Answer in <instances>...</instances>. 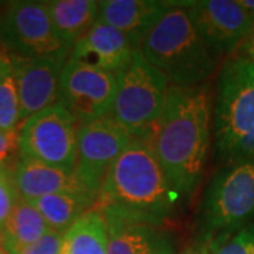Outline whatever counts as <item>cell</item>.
Listing matches in <instances>:
<instances>
[{
	"mask_svg": "<svg viewBox=\"0 0 254 254\" xmlns=\"http://www.w3.org/2000/svg\"><path fill=\"white\" fill-rule=\"evenodd\" d=\"M213 102L208 83L170 85L151 143L173 187L182 198L198 188L212 143Z\"/></svg>",
	"mask_w": 254,
	"mask_h": 254,
	"instance_id": "obj_1",
	"label": "cell"
},
{
	"mask_svg": "<svg viewBox=\"0 0 254 254\" xmlns=\"http://www.w3.org/2000/svg\"><path fill=\"white\" fill-rule=\"evenodd\" d=\"M181 198L164 173L151 138H133L108 170L95 208L110 206L165 223Z\"/></svg>",
	"mask_w": 254,
	"mask_h": 254,
	"instance_id": "obj_2",
	"label": "cell"
},
{
	"mask_svg": "<svg viewBox=\"0 0 254 254\" xmlns=\"http://www.w3.org/2000/svg\"><path fill=\"white\" fill-rule=\"evenodd\" d=\"M215 153L223 167L254 161V64L230 57L218 73L212 112Z\"/></svg>",
	"mask_w": 254,
	"mask_h": 254,
	"instance_id": "obj_3",
	"label": "cell"
},
{
	"mask_svg": "<svg viewBox=\"0 0 254 254\" xmlns=\"http://www.w3.org/2000/svg\"><path fill=\"white\" fill-rule=\"evenodd\" d=\"M138 50L175 86L203 85L216 69V60L203 44L184 1H171Z\"/></svg>",
	"mask_w": 254,
	"mask_h": 254,
	"instance_id": "obj_4",
	"label": "cell"
},
{
	"mask_svg": "<svg viewBox=\"0 0 254 254\" xmlns=\"http://www.w3.org/2000/svg\"><path fill=\"white\" fill-rule=\"evenodd\" d=\"M116 78L118 93L110 115L133 138H151L163 113L170 82L138 48Z\"/></svg>",
	"mask_w": 254,
	"mask_h": 254,
	"instance_id": "obj_5",
	"label": "cell"
},
{
	"mask_svg": "<svg viewBox=\"0 0 254 254\" xmlns=\"http://www.w3.org/2000/svg\"><path fill=\"white\" fill-rule=\"evenodd\" d=\"M254 223V161L222 167L209 182L200 206L202 237L233 233Z\"/></svg>",
	"mask_w": 254,
	"mask_h": 254,
	"instance_id": "obj_6",
	"label": "cell"
},
{
	"mask_svg": "<svg viewBox=\"0 0 254 254\" xmlns=\"http://www.w3.org/2000/svg\"><path fill=\"white\" fill-rule=\"evenodd\" d=\"M78 123L61 103L40 110L18 128V155L75 173Z\"/></svg>",
	"mask_w": 254,
	"mask_h": 254,
	"instance_id": "obj_7",
	"label": "cell"
},
{
	"mask_svg": "<svg viewBox=\"0 0 254 254\" xmlns=\"http://www.w3.org/2000/svg\"><path fill=\"white\" fill-rule=\"evenodd\" d=\"M0 43L4 53L23 58L69 57L71 50L55 31L46 1H10L0 13Z\"/></svg>",
	"mask_w": 254,
	"mask_h": 254,
	"instance_id": "obj_8",
	"label": "cell"
},
{
	"mask_svg": "<svg viewBox=\"0 0 254 254\" xmlns=\"http://www.w3.org/2000/svg\"><path fill=\"white\" fill-rule=\"evenodd\" d=\"M116 93L118 78L115 73L71 58L64 65L58 103L72 115L78 126L110 115Z\"/></svg>",
	"mask_w": 254,
	"mask_h": 254,
	"instance_id": "obj_9",
	"label": "cell"
},
{
	"mask_svg": "<svg viewBox=\"0 0 254 254\" xmlns=\"http://www.w3.org/2000/svg\"><path fill=\"white\" fill-rule=\"evenodd\" d=\"M133 140L112 115L78 126L75 175L83 188L99 196L110 165Z\"/></svg>",
	"mask_w": 254,
	"mask_h": 254,
	"instance_id": "obj_10",
	"label": "cell"
},
{
	"mask_svg": "<svg viewBox=\"0 0 254 254\" xmlns=\"http://www.w3.org/2000/svg\"><path fill=\"white\" fill-rule=\"evenodd\" d=\"M184 4L215 60L236 54L253 26V18L237 0H195L184 1Z\"/></svg>",
	"mask_w": 254,
	"mask_h": 254,
	"instance_id": "obj_11",
	"label": "cell"
},
{
	"mask_svg": "<svg viewBox=\"0 0 254 254\" xmlns=\"http://www.w3.org/2000/svg\"><path fill=\"white\" fill-rule=\"evenodd\" d=\"M20 100L21 123L48 106L58 103V86L69 57L23 58L9 55Z\"/></svg>",
	"mask_w": 254,
	"mask_h": 254,
	"instance_id": "obj_12",
	"label": "cell"
},
{
	"mask_svg": "<svg viewBox=\"0 0 254 254\" xmlns=\"http://www.w3.org/2000/svg\"><path fill=\"white\" fill-rule=\"evenodd\" d=\"M98 210L108 226V254H175L173 236L165 223L136 218L110 206Z\"/></svg>",
	"mask_w": 254,
	"mask_h": 254,
	"instance_id": "obj_13",
	"label": "cell"
},
{
	"mask_svg": "<svg viewBox=\"0 0 254 254\" xmlns=\"http://www.w3.org/2000/svg\"><path fill=\"white\" fill-rule=\"evenodd\" d=\"M134 50L137 48L123 33L96 21L75 43L69 58L116 75L128 64Z\"/></svg>",
	"mask_w": 254,
	"mask_h": 254,
	"instance_id": "obj_14",
	"label": "cell"
},
{
	"mask_svg": "<svg viewBox=\"0 0 254 254\" xmlns=\"http://www.w3.org/2000/svg\"><path fill=\"white\" fill-rule=\"evenodd\" d=\"M170 4L171 1L160 0H105L99 1L98 21L119 30L134 48H140Z\"/></svg>",
	"mask_w": 254,
	"mask_h": 254,
	"instance_id": "obj_15",
	"label": "cell"
},
{
	"mask_svg": "<svg viewBox=\"0 0 254 254\" xmlns=\"http://www.w3.org/2000/svg\"><path fill=\"white\" fill-rule=\"evenodd\" d=\"M20 198L34 200L61 192H88L75 173L20 157L11 170ZM91 193V192H89Z\"/></svg>",
	"mask_w": 254,
	"mask_h": 254,
	"instance_id": "obj_16",
	"label": "cell"
},
{
	"mask_svg": "<svg viewBox=\"0 0 254 254\" xmlns=\"http://www.w3.org/2000/svg\"><path fill=\"white\" fill-rule=\"evenodd\" d=\"M46 6L57 34L69 48L98 21L99 1L95 0H50Z\"/></svg>",
	"mask_w": 254,
	"mask_h": 254,
	"instance_id": "obj_17",
	"label": "cell"
},
{
	"mask_svg": "<svg viewBox=\"0 0 254 254\" xmlns=\"http://www.w3.org/2000/svg\"><path fill=\"white\" fill-rule=\"evenodd\" d=\"M30 202L51 230L66 232L83 213L95 208L98 198L89 192H61Z\"/></svg>",
	"mask_w": 254,
	"mask_h": 254,
	"instance_id": "obj_18",
	"label": "cell"
},
{
	"mask_svg": "<svg viewBox=\"0 0 254 254\" xmlns=\"http://www.w3.org/2000/svg\"><path fill=\"white\" fill-rule=\"evenodd\" d=\"M109 235L103 213L88 210L64 233L61 254H108Z\"/></svg>",
	"mask_w": 254,
	"mask_h": 254,
	"instance_id": "obj_19",
	"label": "cell"
},
{
	"mask_svg": "<svg viewBox=\"0 0 254 254\" xmlns=\"http://www.w3.org/2000/svg\"><path fill=\"white\" fill-rule=\"evenodd\" d=\"M48 227L41 213L30 200L20 198L3 229L0 230L3 249L31 245L47 235Z\"/></svg>",
	"mask_w": 254,
	"mask_h": 254,
	"instance_id": "obj_20",
	"label": "cell"
},
{
	"mask_svg": "<svg viewBox=\"0 0 254 254\" xmlns=\"http://www.w3.org/2000/svg\"><path fill=\"white\" fill-rule=\"evenodd\" d=\"M21 126L20 100L9 54L0 51V128L17 133Z\"/></svg>",
	"mask_w": 254,
	"mask_h": 254,
	"instance_id": "obj_21",
	"label": "cell"
},
{
	"mask_svg": "<svg viewBox=\"0 0 254 254\" xmlns=\"http://www.w3.org/2000/svg\"><path fill=\"white\" fill-rule=\"evenodd\" d=\"M209 254H254V223L213 237L209 243Z\"/></svg>",
	"mask_w": 254,
	"mask_h": 254,
	"instance_id": "obj_22",
	"label": "cell"
},
{
	"mask_svg": "<svg viewBox=\"0 0 254 254\" xmlns=\"http://www.w3.org/2000/svg\"><path fill=\"white\" fill-rule=\"evenodd\" d=\"M64 233L50 230L47 235L38 239L37 242L21 247H10L4 249L7 254H61L63 252Z\"/></svg>",
	"mask_w": 254,
	"mask_h": 254,
	"instance_id": "obj_23",
	"label": "cell"
},
{
	"mask_svg": "<svg viewBox=\"0 0 254 254\" xmlns=\"http://www.w3.org/2000/svg\"><path fill=\"white\" fill-rule=\"evenodd\" d=\"M20 199L16 185L13 181L11 170L1 167L0 168V230L3 229L10 213Z\"/></svg>",
	"mask_w": 254,
	"mask_h": 254,
	"instance_id": "obj_24",
	"label": "cell"
},
{
	"mask_svg": "<svg viewBox=\"0 0 254 254\" xmlns=\"http://www.w3.org/2000/svg\"><path fill=\"white\" fill-rule=\"evenodd\" d=\"M18 150V131L7 133L0 128V164L6 163L9 157Z\"/></svg>",
	"mask_w": 254,
	"mask_h": 254,
	"instance_id": "obj_25",
	"label": "cell"
},
{
	"mask_svg": "<svg viewBox=\"0 0 254 254\" xmlns=\"http://www.w3.org/2000/svg\"><path fill=\"white\" fill-rule=\"evenodd\" d=\"M233 57H240V58L249 60V61H252L254 64V21L249 34L246 37V40L243 41V44L239 47V50Z\"/></svg>",
	"mask_w": 254,
	"mask_h": 254,
	"instance_id": "obj_26",
	"label": "cell"
},
{
	"mask_svg": "<svg viewBox=\"0 0 254 254\" xmlns=\"http://www.w3.org/2000/svg\"><path fill=\"white\" fill-rule=\"evenodd\" d=\"M237 1L254 21V0H237Z\"/></svg>",
	"mask_w": 254,
	"mask_h": 254,
	"instance_id": "obj_27",
	"label": "cell"
},
{
	"mask_svg": "<svg viewBox=\"0 0 254 254\" xmlns=\"http://www.w3.org/2000/svg\"><path fill=\"white\" fill-rule=\"evenodd\" d=\"M185 254H209V242L202 243L200 247H198V249H192V250H190L188 253Z\"/></svg>",
	"mask_w": 254,
	"mask_h": 254,
	"instance_id": "obj_28",
	"label": "cell"
},
{
	"mask_svg": "<svg viewBox=\"0 0 254 254\" xmlns=\"http://www.w3.org/2000/svg\"><path fill=\"white\" fill-rule=\"evenodd\" d=\"M0 254H7L6 253V250H4L3 247H0Z\"/></svg>",
	"mask_w": 254,
	"mask_h": 254,
	"instance_id": "obj_29",
	"label": "cell"
},
{
	"mask_svg": "<svg viewBox=\"0 0 254 254\" xmlns=\"http://www.w3.org/2000/svg\"><path fill=\"white\" fill-rule=\"evenodd\" d=\"M0 247H3V246H1V237H0Z\"/></svg>",
	"mask_w": 254,
	"mask_h": 254,
	"instance_id": "obj_30",
	"label": "cell"
},
{
	"mask_svg": "<svg viewBox=\"0 0 254 254\" xmlns=\"http://www.w3.org/2000/svg\"><path fill=\"white\" fill-rule=\"evenodd\" d=\"M1 167H4V165H3V164H0V168H1Z\"/></svg>",
	"mask_w": 254,
	"mask_h": 254,
	"instance_id": "obj_31",
	"label": "cell"
}]
</instances>
